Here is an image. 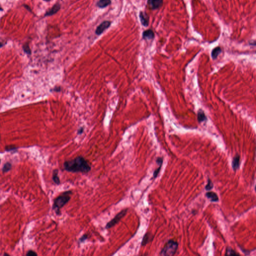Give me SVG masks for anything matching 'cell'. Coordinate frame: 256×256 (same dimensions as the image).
<instances>
[{
  "mask_svg": "<svg viewBox=\"0 0 256 256\" xmlns=\"http://www.w3.org/2000/svg\"><path fill=\"white\" fill-rule=\"evenodd\" d=\"M197 119L199 123H202L207 120V118L204 112L202 109H200L197 113Z\"/></svg>",
  "mask_w": 256,
  "mask_h": 256,
  "instance_id": "obj_14",
  "label": "cell"
},
{
  "mask_svg": "<svg viewBox=\"0 0 256 256\" xmlns=\"http://www.w3.org/2000/svg\"><path fill=\"white\" fill-rule=\"evenodd\" d=\"M88 238V235L87 234H84V235H83V236H82V237L79 239V242H80V243H83V242H84V241H86V240Z\"/></svg>",
  "mask_w": 256,
  "mask_h": 256,
  "instance_id": "obj_22",
  "label": "cell"
},
{
  "mask_svg": "<svg viewBox=\"0 0 256 256\" xmlns=\"http://www.w3.org/2000/svg\"><path fill=\"white\" fill-rule=\"evenodd\" d=\"M3 46L4 44H3L2 43H1V42H0V48H2V47H3Z\"/></svg>",
  "mask_w": 256,
  "mask_h": 256,
  "instance_id": "obj_26",
  "label": "cell"
},
{
  "mask_svg": "<svg viewBox=\"0 0 256 256\" xmlns=\"http://www.w3.org/2000/svg\"><path fill=\"white\" fill-rule=\"evenodd\" d=\"M128 210V209H125L116 215L115 217L111 220V221H110L107 224L105 227L106 229H109L112 228L113 227L115 226L124 217L126 214L127 213Z\"/></svg>",
  "mask_w": 256,
  "mask_h": 256,
  "instance_id": "obj_4",
  "label": "cell"
},
{
  "mask_svg": "<svg viewBox=\"0 0 256 256\" xmlns=\"http://www.w3.org/2000/svg\"><path fill=\"white\" fill-rule=\"evenodd\" d=\"M222 49L220 47H217L215 48L214 49H213L212 53H211V56H212V59L213 60L217 59L218 56L220 54L222 53Z\"/></svg>",
  "mask_w": 256,
  "mask_h": 256,
  "instance_id": "obj_16",
  "label": "cell"
},
{
  "mask_svg": "<svg viewBox=\"0 0 256 256\" xmlns=\"http://www.w3.org/2000/svg\"><path fill=\"white\" fill-rule=\"evenodd\" d=\"M59 171L58 169H55L53 171V177H52V179L54 181V182L56 184L60 185V184L61 182L59 178Z\"/></svg>",
  "mask_w": 256,
  "mask_h": 256,
  "instance_id": "obj_17",
  "label": "cell"
},
{
  "mask_svg": "<svg viewBox=\"0 0 256 256\" xmlns=\"http://www.w3.org/2000/svg\"><path fill=\"white\" fill-rule=\"evenodd\" d=\"M178 248V243L177 242L173 240H170L161 250L160 255L162 256H174L176 254Z\"/></svg>",
  "mask_w": 256,
  "mask_h": 256,
  "instance_id": "obj_3",
  "label": "cell"
},
{
  "mask_svg": "<svg viewBox=\"0 0 256 256\" xmlns=\"http://www.w3.org/2000/svg\"><path fill=\"white\" fill-rule=\"evenodd\" d=\"M27 256H37V254L35 253V252H34V251H29L28 253H27Z\"/></svg>",
  "mask_w": 256,
  "mask_h": 256,
  "instance_id": "obj_23",
  "label": "cell"
},
{
  "mask_svg": "<svg viewBox=\"0 0 256 256\" xmlns=\"http://www.w3.org/2000/svg\"><path fill=\"white\" fill-rule=\"evenodd\" d=\"M239 255V254H237V253H236V252L234 250H233L232 248H228L227 249V251H226L225 255L230 256V255Z\"/></svg>",
  "mask_w": 256,
  "mask_h": 256,
  "instance_id": "obj_20",
  "label": "cell"
},
{
  "mask_svg": "<svg viewBox=\"0 0 256 256\" xmlns=\"http://www.w3.org/2000/svg\"><path fill=\"white\" fill-rule=\"evenodd\" d=\"M23 49L24 51L25 52L26 54H29V55H30L31 54V50L28 43H26L23 46Z\"/></svg>",
  "mask_w": 256,
  "mask_h": 256,
  "instance_id": "obj_18",
  "label": "cell"
},
{
  "mask_svg": "<svg viewBox=\"0 0 256 256\" xmlns=\"http://www.w3.org/2000/svg\"><path fill=\"white\" fill-rule=\"evenodd\" d=\"M156 162L157 163L158 165H159V167L158 168L156 169L155 171H154V174H153V177L154 178H156L157 177L158 175L160 173V171L161 170V167L162 166L163 162V159L162 157H158L157 159Z\"/></svg>",
  "mask_w": 256,
  "mask_h": 256,
  "instance_id": "obj_12",
  "label": "cell"
},
{
  "mask_svg": "<svg viewBox=\"0 0 256 256\" xmlns=\"http://www.w3.org/2000/svg\"><path fill=\"white\" fill-rule=\"evenodd\" d=\"M213 187H214V184L213 183L212 181H211V180L210 179H209L208 181L206 187H205V189L207 191H210L212 189Z\"/></svg>",
  "mask_w": 256,
  "mask_h": 256,
  "instance_id": "obj_19",
  "label": "cell"
},
{
  "mask_svg": "<svg viewBox=\"0 0 256 256\" xmlns=\"http://www.w3.org/2000/svg\"><path fill=\"white\" fill-rule=\"evenodd\" d=\"M143 39L145 40H152L155 38V34L153 31L149 29L144 31L142 34Z\"/></svg>",
  "mask_w": 256,
  "mask_h": 256,
  "instance_id": "obj_9",
  "label": "cell"
},
{
  "mask_svg": "<svg viewBox=\"0 0 256 256\" xmlns=\"http://www.w3.org/2000/svg\"><path fill=\"white\" fill-rule=\"evenodd\" d=\"M163 0H148V5L152 10H157L161 8Z\"/></svg>",
  "mask_w": 256,
  "mask_h": 256,
  "instance_id": "obj_6",
  "label": "cell"
},
{
  "mask_svg": "<svg viewBox=\"0 0 256 256\" xmlns=\"http://www.w3.org/2000/svg\"><path fill=\"white\" fill-rule=\"evenodd\" d=\"M64 168L66 171L72 173H88L91 170V166L89 163L82 156L65 161L64 163Z\"/></svg>",
  "mask_w": 256,
  "mask_h": 256,
  "instance_id": "obj_1",
  "label": "cell"
},
{
  "mask_svg": "<svg viewBox=\"0 0 256 256\" xmlns=\"http://www.w3.org/2000/svg\"><path fill=\"white\" fill-rule=\"evenodd\" d=\"M249 44L250 45H253L255 46L256 45V41H255V40L252 41V42H250Z\"/></svg>",
  "mask_w": 256,
  "mask_h": 256,
  "instance_id": "obj_25",
  "label": "cell"
},
{
  "mask_svg": "<svg viewBox=\"0 0 256 256\" xmlns=\"http://www.w3.org/2000/svg\"><path fill=\"white\" fill-rule=\"evenodd\" d=\"M44 1H46V2H49V1H50L51 0H43Z\"/></svg>",
  "mask_w": 256,
  "mask_h": 256,
  "instance_id": "obj_28",
  "label": "cell"
},
{
  "mask_svg": "<svg viewBox=\"0 0 256 256\" xmlns=\"http://www.w3.org/2000/svg\"><path fill=\"white\" fill-rule=\"evenodd\" d=\"M3 11V8L1 7V6L0 5V11Z\"/></svg>",
  "mask_w": 256,
  "mask_h": 256,
  "instance_id": "obj_27",
  "label": "cell"
},
{
  "mask_svg": "<svg viewBox=\"0 0 256 256\" xmlns=\"http://www.w3.org/2000/svg\"><path fill=\"white\" fill-rule=\"evenodd\" d=\"M72 194V191H65L54 200L53 209L57 215L60 214L61 209L69 202L71 199V195Z\"/></svg>",
  "mask_w": 256,
  "mask_h": 256,
  "instance_id": "obj_2",
  "label": "cell"
},
{
  "mask_svg": "<svg viewBox=\"0 0 256 256\" xmlns=\"http://www.w3.org/2000/svg\"><path fill=\"white\" fill-rule=\"evenodd\" d=\"M111 0H99L96 5L100 8H104L111 5Z\"/></svg>",
  "mask_w": 256,
  "mask_h": 256,
  "instance_id": "obj_15",
  "label": "cell"
},
{
  "mask_svg": "<svg viewBox=\"0 0 256 256\" xmlns=\"http://www.w3.org/2000/svg\"><path fill=\"white\" fill-rule=\"evenodd\" d=\"M139 18H140L141 24L144 27H148L149 25L150 18H149V16L146 13V12L140 11V13H139Z\"/></svg>",
  "mask_w": 256,
  "mask_h": 256,
  "instance_id": "obj_7",
  "label": "cell"
},
{
  "mask_svg": "<svg viewBox=\"0 0 256 256\" xmlns=\"http://www.w3.org/2000/svg\"><path fill=\"white\" fill-rule=\"evenodd\" d=\"M24 7H25V8L27 10L29 11V12H31L32 13V11L31 10V8L28 5H26V4H24L23 5Z\"/></svg>",
  "mask_w": 256,
  "mask_h": 256,
  "instance_id": "obj_24",
  "label": "cell"
},
{
  "mask_svg": "<svg viewBox=\"0 0 256 256\" xmlns=\"http://www.w3.org/2000/svg\"><path fill=\"white\" fill-rule=\"evenodd\" d=\"M111 25V22L110 21H104L98 26L95 31L96 34L98 36L101 35L106 30L109 28Z\"/></svg>",
  "mask_w": 256,
  "mask_h": 256,
  "instance_id": "obj_5",
  "label": "cell"
},
{
  "mask_svg": "<svg viewBox=\"0 0 256 256\" xmlns=\"http://www.w3.org/2000/svg\"><path fill=\"white\" fill-rule=\"evenodd\" d=\"M11 168H12V165L10 163H7L4 166L3 171L4 172H7L10 170Z\"/></svg>",
  "mask_w": 256,
  "mask_h": 256,
  "instance_id": "obj_21",
  "label": "cell"
},
{
  "mask_svg": "<svg viewBox=\"0 0 256 256\" xmlns=\"http://www.w3.org/2000/svg\"><path fill=\"white\" fill-rule=\"evenodd\" d=\"M61 9V5L59 3H56L50 10L48 11L44 15V17L52 16L59 12Z\"/></svg>",
  "mask_w": 256,
  "mask_h": 256,
  "instance_id": "obj_8",
  "label": "cell"
},
{
  "mask_svg": "<svg viewBox=\"0 0 256 256\" xmlns=\"http://www.w3.org/2000/svg\"><path fill=\"white\" fill-rule=\"evenodd\" d=\"M0 163H1V160H0Z\"/></svg>",
  "mask_w": 256,
  "mask_h": 256,
  "instance_id": "obj_29",
  "label": "cell"
},
{
  "mask_svg": "<svg viewBox=\"0 0 256 256\" xmlns=\"http://www.w3.org/2000/svg\"><path fill=\"white\" fill-rule=\"evenodd\" d=\"M153 239V236H152V234L149 232L146 233L143 238L142 246H145L148 243H150L151 241H152Z\"/></svg>",
  "mask_w": 256,
  "mask_h": 256,
  "instance_id": "obj_11",
  "label": "cell"
},
{
  "mask_svg": "<svg viewBox=\"0 0 256 256\" xmlns=\"http://www.w3.org/2000/svg\"><path fill=\"white\" fill-rule=\"evenodd\" d=\"M240 156L239 155L237 154L233 158L232 161V167H233L234 171H236L237 170L239 169L240 168Z\"/></svg>",
  "mask_w": 256,
  "mask_h": 256,
  "instance_id": "obj_10",
  "label": "cell"
},
{
  "mask_svg": "<svg viewBox=\"0 0 256 256\" xmlns=\"http://www.w3.org/2000/svg\"><path fill=\"white\" fill-rule=\"evenodd\" d=\"M206 196L208 199L210 200V201L212 202H216L219 201L218 195L214 192H208L206 193Z\"/></svg>",
  "mask_w": 256,
  "mask_h": 256,
  "instance_id": "obj_13",
  "label": "cell"
}]
</instances>
